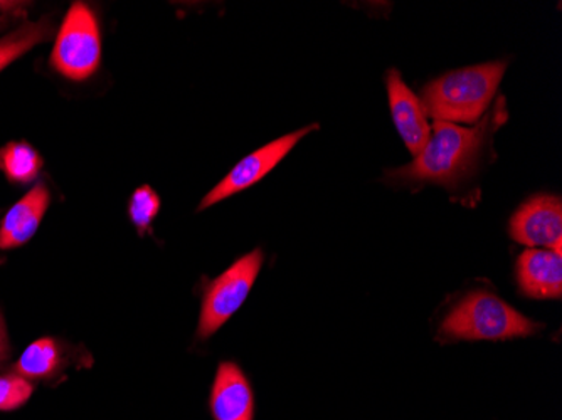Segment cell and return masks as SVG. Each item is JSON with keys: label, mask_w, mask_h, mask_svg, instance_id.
Segmentation results:
<instances>
[{"label": "cell", "mask_w": 562, "mask_h": 420, "mask_svg": "<svg viewBox=\"0 0 562 420\" xmlns=\"http://www.w3.org/2000/svg\"><path fill=\"white\" fill-rule=\"evenodd\" d=\"M317 128L318 125L303 126L293 134L280 137L278 140L265 145L260 150L249 154L241 162L236 163L235 169L227 173L206 197L202 198L199 211H204V208L211 207V205L217 204L224 198L233 197V195L239 194V192L246 191V189L263 180L281 160L285 159L286 155L305 135Z\"/></svg>", "instance_id": "8992f818"}, {"label": "cell", "mask_w": 562, "mask_h": 420, "mask_svg": "<svg viewBox=\"0 0 562 420\" xmlns=\"http://www.w3.org/2000/svg\"><path fill=\"white\" fill-rule=\"evenodd\" d=\"M11 355V345H9L8 330H5L4 317L0 313V365Z\"/></svg>", "instance_id": "ac0fdd59"}, {"label": "cell", "mask_w": 562, "mask_h": 420, "mask_svg": "<svg viewBox=\"0 0 562 420\" xmlns=\"http://www.w3.org/2000/svg\"><path fill=\"white\" fill-rule=\"evenodd\" d=\"M25 2H8L2 0L0 2V30L5 27L12 19L19 18V15L25 14Z\"/></svg>", "instance_id": "e0dca14e"}, {"label": "cell", "mask_w": 562, "mask_h": 420, "mask_svg": "<svg viewBox=\"0 0 562 420\" xmlns=\"http://www.w3.org/2000/svg\"><path fill=\"white\" fill-rule=\"evenodd\" d=\"M510 238L530 249L562 252V202L555 195H536L510 219Z\"/></svg>", "instance_id": "52a82bcc"}, {"label": "cell", "mask_w": 562, "mask_h": 420, "mask_svg": "<svg viewBox=\"0 0 562 420\" xmlns=\"http://www.w3.org/2000/svg\"><path fill=\"white\" fill-rule=\"evenodd\" d=\"M505 69L507 63L494 61L440 76L423 90L426 116L447 123L479 122L497 94Z\"/></svg>", "instance_id": "7a4b0ae2"}, {"label": "cell", "mask_w": 562, "mask_h": 420, "mask_svg": "<svg viewBox=\"0 0 562 420\" xmlns=\"http://www.w3.org/2000/svg\"><path fill=\"white\" fill-rule=\"evenodd\" d=\"M517 281L520 293L529 298H561L562 252L526 249L517 261Z\"/></svg>", "instance_id": "30bf717a"}, {"label": "cell", "mask_w": 562, "mask_h": 420, "mask_svg": "<svg viewBox=\"0 0 562 420\" xmlns=\"http://www.w3.org/2000/svg\"><path fill=\"white\" fill-rule=\"evenodd\" d=\"M101 61V37L97 15L85 2H72L59 27L50 65L68 80L85 81Z\"/></svg>", "instance_id": "277c9868"}, {"label": "cell", "mask_w": 562, "mask_h": 420, "mask_svg": "<svg viewBox=\"0 0 562 420\" xmlns=\"http://www.w3.org/2000/svg\"><path fill=\"white\" fill-rule=\"evenodd\" d=\"M160 213V197L150 185H142L132 195L131 204H128V216L132 224L137 227L138 234L144 236L150 230L151 223Z\"/></svg>", "instance_id": "9a60e30c"}, {"label": "cell", "mask_w": 562, "mask_h": 420, "mask_svg": "<svg viewBox=\"0 0 562 420\" xmlns=\"http://www.w3.org/2000/svg\"><path fill=\"white\" fill-rule=\"evenodd\" d=\"M50 194L44 183H37L21 201L15 202L0 224V249H15L34 238L49 207Z\"/></svg>", "instance_id": "8fae6325"}, {"label": "cell", "mask_w": 562, "mask_h": 420, "mask_svg": "<svg viewBox=\"0 0 562 420\" xmlns=\"http://www.w3.org/2000/svg\"><path fill=\"white\" fill-rule=\"evenodd\" d=\"M541 325L533 323L494 293L475 292L458 303L440 327V338L447 341H498L538 333Z\"/></svg>", "instance_id": "3957f363"}, {"label": "cell", "mask_w": 562, "mask_h": 420, "mask_svg": "<svg viewBox=\"0 0 562 420\" xmlns=\"http://www.w3.org/2000/svg\"><path fill=\"white\" fill-rule=\"evenodd\" d=\"M210 407L214 420L255 419V394L236 363H221L211 390Z\"/></svg>", "instance_id": "9c48e42d"}, {"label": "cell", "mask_w": 562, "mask_h": 420, "mask_svg": "<svg viewBox=\"0 0 562 420\" xmlns=\"http://www.w3.org/2000/svg\"><path fill=\"white\" fill-rule=\"evenodd\" d=\"M507 120L504 101L475 128L437 122L431 137L409 166L387 172V179L401 183H437L453 191L472 177L485 157L495 129Z\"/></svg>", "instance_id": "6da1fadb"}, {"label": "cell", "mask_w": 562, "mask_h": 420, "mask_svg": "<svg viewBox=\"0 0 562 420\" xmlns=\"http://www.w3.org/2000/svg\"><path fill=\"white\" fill-rule=\"evenodd\" d=\"M63 365V349L58 340L40 338L19 356L15 372L27 381L53 378Z\"/></svg>", "instance_id": "7c38bea8"}, {"label": "cell", "mask_w": 562, "mask_h": 420, "mask_svg": "<svg viewBox=\"0 0 562 420\" xmlns=\"http://www.w3.org/2000/svg\"><path fill=\"white\" fill-rule=\"evenodd\" d=\"M263 266V252L255 249L243 256L229 270L207 286L202 298L198 337L201 340L213 337L229 318L241 308L248 298L252 284Z\"/></svg>", "instance_id": "5b68a950"}, {"label": "cell", "mask_w": 562, "mask_h": 420, "mask_svg": "<svg viewBox=\"0 0 562 420\" xmlns=\"http://www.w3.org/2000/svg\"><path fill=\"white\" fill-rule=\"evenodd\" d=\"M386 87L394 125L406 144L407 150L418 157L431 137V126L426 118L422 100L407 88L397 69L387 71Z\"/></svg>", "instance_id": "ba28073f"}, {"label": "cell", "mask_w": 562, "mask_h": 420, "mask_svg": "<svg viewBox=\"0 0 562 420\" xmlns=\"http://www.w3.org/2000/svg\"><path fill=\"white\" fill-rule=\"evenodd\" d=\"M53 34L50 21L44 19L41 22H24L14 33L0 37V71L37 44L49 41Z\"/></svg>", "instance_id": "4fadbf2b"}, {"label": "cell", "mask_w": 562, "mask_h": 420, "mask_svg": "<svg viewBox=\"0 0 562 420\" xmlns=\"http://www.w3.org/2000/svg\"><path fill=\"white\" fill-rule=\"evenodd\" d=\"M43 169L41 155L25 141H11L0 148V170L9 182L30 183L37 179Z\"/></svg>", "instance_id": "5bb4252c"}, {"label": "cell", "mask_w": 562, "mask_h": 420, "mask_svg": "<svg viewBox=\"0 0 562 420\" xmlns=\"http://www.w3.org/2000/svg\"><path fill=\"white\" fill-rule=\"evenodd\" d=\"M33 384L27 378L15 374L0 375V410L11 412L24 406L33 396Z\"/></svg>", "instance_id": "2e32d148"}]
</instances>
